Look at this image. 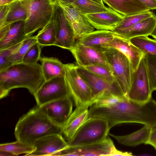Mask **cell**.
Segmentation results:
<instances>
[{
  "instance_id": "obj_10",
  "label": "cell",
  "mask_w": 156,
  "mask_h": 156,
  "mask_svg": "<svg viewBox=\"0 0 156 156\" xmlns=\"http://www.w3.org/2000/svg\"><path fill=\"white\" fill-rule=\"evenodd\" d=\"M115 147L112 140L108 136L101 142L75 147H69L55 153V156H109L113 148Z\"/></svg>"
},
{
  "instance_id": "obj_1",
  "label": "cell",
  "mask_w": 156,
  "mask_h": 156,
  "mask_svg": "<svg viewBox=\"0 0 156 156\" xmlns=\"http://www.w3.org/2000/svg\"><path fill=\"white\" fill-rule=\"evenodd\" d=\"M45 81L41 65L37 63H14L0 70V98L12 89L24 88L33 94Z\"/></svg>"
},
{
  "instance_id": "obj_17",
  "label": "cell",
  "mask_w": 156,
  "mask_h": 156,
  "mask_svg": "<svg viewBox=\"0 0 156 156\" xmlns=\"http://www.w3.org/2000/svg\"><path fill=\"white\" fill-rule=\"evenodd\" d=\"M90 104L79 105L66 122L62 125V134L69 141L79 129L90 118L89 108Z\"/></svg>"
},
{
  "instance_id": "obj_4",
  "label": "cell",
  "mask_w": 156,
  "mask_h": 156,
  "mask_svg": "<svg viewBox=\"0 0 156 156\" xmlns=\"http://www.w3.org/2000/svg\"><path fill=\"white\" fill-rule=\"evenodd\" d=\"M28 11L25 21V36L30 37L52 20L56 3L53 0H23Z\"/></svg>"
},
{
  "instance_id": "obj_14",
  "label": "cell",
  "mask_w": 156,
  "mask_h": 156,
  "mask_svg": "<svg viewBox=\"0 0 156 156\" xmlns=\"http://www.w3.org/2000/svg\"><path fill=\"white\" fill-rule=\"evenodd\" d=\"M76 69L79 75L90 89L93 101L98 95L105 91L126 97L116 84H111L77 65Z\"/></svg>"
},
{
  "instance_id": "obj_42",
  "label": "cell",
  "mask_w": 156,
  "mask_h": 156,
  "mask_svg": "<svg viewBox=\"0 0 156 156\" xmlns=\"http://www.w3.org/2000/svg\"><path fill=\"white\" fill-rule=\"evenodd\" d=\"M16 0H0V6L7 5Z\"/></svg>"
},
{
  "instance_id": "obj_29",
  "label": "cell",
  "mask_w": 156,
  "mask_h": 156,
  "mask_svg": "<svg viewBox=\"0 0 156 156\" xmlns=\"http://www.w3.org/2000/svg\"><path fill=\"white\" fill-rule=\"evenodd\" d=\"M36 149V147L31 145L16 140V141L1 144L0 151H6L13 156L25 154V156L32 153Z\"/></svg>"
},
{
  "instance_id": "obj_16",
  "label": "cell",
  "mask_w": 156,
  "mask_h": 156,
  "mask_svg": "<svg viewBox=\"0 0 156 156\" xmlns=\"http://www.w3.org/2000/svg\"><path fill=\"white\" fill-rule=\"evenodd\" d=\"M36 149L27 156H50L69 147L62 134H54L41 137L35 141Z\"/></svg>"
},
{
  "instance_id": "obj_19",
  "label": "cell",
  "mask_w": 156,
  "mask_h": 156,
  "mask_svg": "<svg viewBox=\"0 0 156 156\" xmlns=\"http://www.w3.org/2000/svg\"><path fill=\"white\" fill-rule=\"evenodd\" d=\"M84 15L94 28L111 31L117 27L124 16L112 9L107 12Z\"/></svg>"
},
{
  "instance_id": "obj_31",
  "label": "cell",
  "mask_w": 156,
  "mask_h": 156,
  "mask_svg": "<svg viewBox=\"0 0 156 156\" xmlns=\"http://www.w3.org/2000/svg\"><path fill=\"white\" fill-rule=\"evenodd\" d=\"M37 42L35 36H31L25 39L20 47L7 59L9 66L12 64L22 62L23 59L29 48Z\"/></svg>"
},
{
  "instance_id": "obj_34",
  "label": "cell",
  "mask_w": 156,
  "mask_h": 156,
  "mask_svg": "<svg viewBox=\"0 0 156 156\" xmlns=\"http://www.w3.org/2000/svg\"><path fill=\"white\" fill-rule=\"evenodd\" d=\"M42 47L37 42L33 44L24 56L22 62L28 64L37 63L40 58V54Z\"/></svg>"
},
{
  "instance_id": "obj_8",
  "label": "cell",
  "mask_w": 156,
  "mask_h": 156,
  "mask_svg": "<svg viewBox=\"0 0 156 156\" xmlns=\"http://www.w3.org/2000/svg\"><path fill=\"white\" fill-rule=\"evenodd\" d=\"M76 64H64L65 79L75 106L93 104L91 91L76 70Z\"/></svg>"
},
{
  "instance_id": "obj_38",
  "label": "cell",
  "mask_w": 156,
  "mask_h": 156,
  "mask_svg": "<svg viewBox=\"0 0 156 156\" xmlns=\"http://www.w3.org/2000/svg\"><path fill=\"white\" fill-rule=\"evenodd\" d=\"M147 144L151 145L156 150V126L151 127V133Z\"/></svg>"
},
{
  "instance_id": "obj_37",
  "label": "cell",
  "mask_w": 156,
  "mask_h": 156,
  "mask_svg": "<svg viewBox=\"0 0 156 156\" xmlns=\"http://www.w3.org/2000/svg\"><path fill=\"white\" fill-rule=\"evenodd\" d=\"M9 8V4L0 6V27L4 24Z\"/></svg>"
},
{
  "instance_id": "obj_41",
  "label": "cell",
  "mask_w": 156,
  "mask_h": 156,
  "mask_svg": "<svg viewBox=\"0 0 156 156\" xmlns=\"http://www.w3.org/2000/svg\"><path fill=\"white\" fill-rule=\"evenodd\" d=\"M56 3L61 2L66 5H72L75 0H53Z\"/></svg>"
},
{
  "instance_id": "obj_32",
  "label": "cell",
  "mask_w": 156,
  "mask_h": 156,
  "mask_svg": "<svg viewBox=\"0 0 156 156\" xmlns=\"http://www.w3.org/2000/svg\"><path fill=\"white\" fill-rule=\"evenodd\" d=\"M130 40L145 53L156 57V40L147 36H141L132 38Z\"/></svg>"
},
{
  "instance_id": "obj_43",
  "label": "cell",
  "mask_w": 156,
  "mask_h": 156,
  "mask_svg": "<svg viewBox=\"0 0 156 156\" xmlns=\"http://www.w3.org/2000/svg\"><path fill=\"white\" fill-rule=\"evenodd\" d=\"M150 36H152L155 40H156V22Z\"/></svg>"
},
{
  "instance_id": "obj_23",
  "label": "cell",
  "mask_w": 156,
  "mask_h": 156,
  "mask_svg": "<svg viewBox=\"0 0 156 156\" xmlns=\"http://www.w3.org/2000/svg\"><path fill=\"white\" fill-rule=\"evenodd\" d=\"M25 21H19L11 24L4 37L0 40V50L16 44L27 38L25 33Z\"/></svg>"
},
{
  "instance_id": "obj_11",
  "label": "cell",
  "mask_w": 156,
  "mask_h": 156,
  "mask_svg": "<svg viewBox=\"0 0 156 156\" xmlns=\"http://www.w3.org/2000/svg\"><path fill=\"white\" fill-rule=\"evenodd\" d=\"M52 20L56 33L55 46L68 50L72 48L75 44L76 40L73 30L62 9L56 3Z\"/></svg>"
},
{
  "instance_id": "obj_26",
  "label": "cell",
  "mask_w": 156,
  "mask_h": 156,
  "mask_svg": "<svg viewBox=\"0 0 156 156\" xmlns=\"http://www.w3.org/2000/svg\"><path fill=\"white\" fill-rule=\"evenodd\" d=\"M28 16V11L25 4L21 1L15 0L9 4L4 24H11L19 21H25Z\"/></svg>"
},
{
  "instance_id": "obj_7",
  "label": "cell",
  "mask_w": 156,
  "mask_h": 156,
  "mask_svg": "<svg viewBox=\"0 0 156 156\" xmlns=\"http://www.w3.org/2000/svg\"><path fill=\"white\" fill-rule=\"evenodd\" d=\"M152 92L150 85L145 54L140 61L137 69L133 72L127 98L135 102L144 103L152 98Z\"/></svg>"
},
{
  "instance_id": "obj_2",
  "label": "cell",
  "mask_w": 156,
  "mask_h": 156,
  "mask_svg": "<svg viewBox=\"0 0 156 156\" xmlns=\"http://www.w3.org/2000/svg\"><path fill=\"white\" fill-rule=\"evenodd\" d=\"M62 127L37 105L20 118L16 126L14 135L16 140L34 145L36 140L46 136L62 134Z\"/></svg>"
},
{
  "instance_id": "obj_15",
  "label": "cell",
  "mask_w": 156,
  "mask_h": 156,
  "mask_svg": "<svg viewBox=\"0 0 156 156\" xmlns=\"http://www.w3.org/2000/svg\"><path fill=\"white\" fill-rule=\"evenodd\" d=\"M69 50L79 66L97 64L108 65L103 51L98 49L86 46L77 42Z\"/></svg>"
},
{
  "instance_id": "obj_33",
  "label": "cell",
  "mask_w": 156,
  "mask_h": 156,
  "mask_svg": "<svg viewBox=\"0 0 156 156\" xmlns=\"http://www.w3.org/2000/svg\"><path fill=\"white\" fill-rule=\"evenodd\" d=\"M154 13L150 11L133 14L124 16L123 19L112 30L114 32L129 27L138 22L152 16Z\"/></svg>"
},
{
  "instance_id": "obj_3",
  "label": "cell",
  "mask_w": 156,
  "mask_h": 156,
  "mask_svg": "<svg viewBox=\"0 0 156 156\" xmlns=\"http://www.w3.org/2000/svg\"><path fill=\"white\" fill-rule=\"evenodd\" d=\"M113 115L118 124L138 123L152 127L156 126V101L152 98L140 103L123 99L115 106Z\"/></svg>"
},
{
  "instance_id": "obj_45",
  "label": "cell",
  "mask_w": 156,
  "mask_h": 156,
  "mask_svg": "<svg viewBox=\"0 0 156 156\" xmlns=\"http://www.w3.org/2000/svg\"><path fill=\"white\" fill-rule=\"evenodd\" d=\"M103 5H105L103 0H92Z\"/></svg>"
},
{
  "instance_id": "obj_39",
  "label": "cell",
  "mask_w": 156,
  "mask_h": 156,
  "mask_svg": "<svg viewBox=\"0 0 156 156\" xmlns=\"http://www.w3.org/2000/svg\"><path fill=\"white\" fill-rule=\"evenodd\" d=\"M150 10L156 9V0H139Z\"/></svg>"
},
{
  "instance_id": "obj_13",
  "label": "cell",
  "mask_w": 156,
  "mask_h": 156,
  "mask_svg": "<svg viewBox=\"0 0 156 156\" xmlns=\"http://www.w3.org/2000/svg\"><path fill=\"white\" fill-rule=\"evenodd\" d=\"M61 9L71 26L76 40L83 35L94 30V28L88 21L85 16L72 6L61 2L56 3Z\"/></svg>"
},
{
  "instance_id": "obj_30",
  "label": "cell",
  "mask_w": 156,
  "mask_h": 156,
  "mask_svg": "<svg viewBox=\"0 0 156 156\" xmlns=\"http://www.w3.org/2000/svg\"><path fill=\"white\" fill-rule=\"evenodd\" d=\"M80 67L111 84L117 85L108 65L97 64Z\"/></svg>"
},
{
  "instance_id": "obj_18",
  "label": "cell",
  "mask_w": 156,
  "mask_h": 156,
  "mask_svg": "<svg viewBox=\"0 0 156 156\" xmlns=\"http://www.w3.org/2000/svg\"><path fill=\"white\" fill-rule=\"evenodd\" d=\"M108 48L116 49L126 55L130 60L133 71L137 69L141 59L146 54L130 40L115 34L114 39L105 45L103 51Z\"/></svg>"
},
{
  "instance_id": "obj_6",
  "label": "cell",
  "mask_w": 156,
  "mask_h": 156,
  "mask_svg": "<svg viewBox=\"0 0 156 156\" xmlns=\"http://www.w3.org/2000/svg\"><path fill=\"white\" fill-rule=\"evenodd\" d=\"M111 128L105 119L90 118L67 142L69 147H75L92 144L106 139Z\"/></svg>"
},
{
  "instance_id": "obj_46",
  "label": "cell",
  "mask_w": 156,
  "mask_h": 156,
  "mask_svg": "<svg viewBox=\"0 0 156 156\" xmlns=\"http://www.w3.org/2000/svg\"><path fill=\"white\" fill-rule=\"evenodd\" d=\"M20 0V1H22V0Z\"/></svg>"
},
{
  "instance_id": "obj_40",
  "label": "cell",
  "mask_w": 156,
  "mask_h": 156,
  "mask_svg": "<svg viewBox=\"0 0 156 156\" xmlns=\"http://www.w3.org/2000/svg\"><path fill=\"white\" fill-rule=\"evenodd\" d=\"M132 153L130 152H123L118 150L115 147L112 149L109 156H132Z\"/></svg>"
},
{
  "instance_id": "obj_24",
  "label": "cell",
  "mask_w": 156,
  "mask_h": 156,
  "mask_svg": "<svg viewBox=\"0 0 156 156\" xmlns=\"http://www.w3.org/2000/svg\"><path fill=\"white\" fill-rule=\"evenodd\" d=\"M151 129L150 126L144 125L140 129L129 134L117 136L109 133L108 135L114 138L119 143L128 146H135L139 145L147 144Z\"/></svg>"
},
{
  "instance_id": "obj_44",
  "label": "cell",
  "mask_w": 156,
  "mask_h": 156,
  "mask_svg": "<svg viewBox=\"0 0 156 156\" xmlns=\"http://www.w3.org/2000/svg\"><path fill=\"white\" fill-rule=\"evenodd\" d=\"M0 155L1 156H13L12 154L9 152L0 151Z\"/></svg>"
},
{
  "instance_id": "obj_28",
  "label": "cell",
  "mask_w": 156,
  "mask_h": 156,
  "mask_svg": "<svg viewBox=\"0 0 156 156\" xmlns=\"http://www.w3.org/2000/svg\"><path fill=\"white\" fill-rule=\"evenodd\" d=\"M36 37L37 42L42 47L55 45L56 33L53 20L52 19L49 23L39 31Z\"/></svg>"
},
{
  "instance_id": "obj_36",
  "label": "cell",
  "mask_w": 156,
  "mask_h": 156,
  "mask_svg": "<svg viewBox=\"0 0 156 156\" xmlns=\"http://www.w3.org/2000/svg\"><path fill=\"white\" fill-rule=\"evenodd\" d=\"M23 41L11 47L0 50V70L9 66L7 62V58L20 47Z\"/></svg>"
},
{
  "instance_id": "obj_9",
  "label": "cell",
  "mask_w": 156,
  "mask_h": 156,
  "mask_svg": "<svg viewBox=\"0 0 156 156\" xmlns=\"http://www.w3.org/2000/svg\"><path fill=\"white\" fill-rule=\"evenodd\" d=\"M33 95L39 106L53 101L71 97L65 76H57L45 81Z\"/></svg>"
},
{
  "instance_id": "obj_22",
  "label": "cell",
  "mask_w": 156,
  "mask_h": 156,
  "mask_svg": "<svg viewBox=\"0 0 156 156\" xmlns=\"http://www.w3.org/2000/svg\"><path fill=\"white\" fill-rule=\"evenodd\" d=\"M110 8L124 16L150 11L139 0H103Z\"/></svg>"
},
{
  "instance_id": "obj_5",
  "label": "cell",
  "mask_w": 156,
  "mask_h": 156,
  "mask_svg": "<svg viewBox=\"0 0 156 156\" xmlns=\"http://www.w3.org/2000/svg\"><path fill=\"white\" fill-rule=\"evenodd\" d=\"M103 52L116 83L128 98L134 71L130 60L126 55L114 48H107Z\"/></svg>"
},
{
  "instance_id": "obj_12",
  "label": "cell",
  "mask_w": 156,
  "mask_h": 156,
  "mask_svg": "<svg viewBox=\"0 0 156 156\" xmlns=\"http://www.w3.org/2000/svg\"><path fill=\"white\" fill-rule=\"evenodd\" d=\"M73 106L70 97H67L49 102L39 107L50 119L62 126L72 113Z\"/></svg>"
},
{
  "instance_id": "obj_20",
  "label": "cell",
  "mask_w": 156,
  "mask_h": 156,
  "mask_svg": "<svg viewBox=\"0 0 156 156\" xmlns=\"http://www.w3.org/2000/svg\"><path fill=\"white\" fill-rule=\"evenodd\" d=\"M156 22V15L144 19L128 28L112 32L115 34L129 40L139 37L150 35Z\"/></svg>"
},
{
  "instance_id": "obj_25",
  "label": "cell",
  "mask_w": 156,
  "mask_h": 156,
  "mask_svg": "<svg viewBox=\"0 0 156 156\" xmlns=\"http://www.w3.org/2000/svg\"><path fill=\"white\" fill-rule=\"evenodd\" d=\"M39 60L41 63L42 73L45 81L53 78L64 76V64L58 59L54 57H40Z\"/></svg>"
},
{
  "instance_id": "obj_27",
  "label": "cell",
  "mask_w": 156,
  "mask_h": 156,
  "mask_svg": "<svg viewBox=\"0 0 156 156\" xmlns=\"http://www.w3.org/2000/svg\"><path fill=\"white\" fill-rule=\"evenodd\" d=\"M71 6L84 15L107 12L112 9L92 0H75Z\"/></svg>"
},
{
  "instance_id": "obj_35",
  "label": "cell",
  "mask_w": 156,
  "mask_h": 156,
  "mask_svg": "<svg viewBox=\"0 0 156 156\" xmlns=\"http://www.w3.org/2000/svg\"><path fill=\"white\" fill-rule=\"evenodd\" d=\"M146 55L150 85L153 92L156 90V57L147 54Z\"/></svg>"
},
{
  "instance_id": "obj_21",
  "label": "cell",
  "mask_w": 156,
  "mask_h": 156,
  "mask_svg": "<svg viewBox=\"0 0 156 156\" xmlns=\"http://www.w3.org/2000/svg\"><path fill=\"white\" fill-rule=\"evenodd\" d=\"M114 37L115 34L112 31L97 30L83 35L78 39V42L103 51L105 45L112 41Z\"/></svg>"
}]
</instances>
